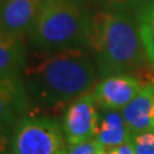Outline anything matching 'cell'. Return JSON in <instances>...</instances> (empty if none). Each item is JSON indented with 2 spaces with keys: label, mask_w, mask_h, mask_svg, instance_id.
Masks as SVG:
<instances>
[{
  "label": "cell",
  "mask_w": 154,
  "mask_h": 154,
  "mask_svg": "<svg viewBox=\"0 0 154 154\" xmlns=\"http://www.w3.org/2000/svg\"><path fill=\"white\" fill-rule=\"evenodd\" d=\"M32 104L19 75H0V128L11 135L23 117L31 114Z\"/></svg>",
  "instance_id": "6"
},
{
  "label": "cell",
  "mask_w": 154,
  "mask_h": 154,
  "mask_svg": "<svg viewBox=\"0 0 154 154\" xmlns=\"http://www.w3.org/2000/svg\"><path fill=\"white\" fill-rule=\"evenodd\" d=\"M130 143L135 154H154V130L131 135Z\"/></svg>",
  "instance_id": "14"
},
{
  "label": "cell",
  "mask_w": 154,
  "mask_h": 154,
  "mask_svg": "<svg viewBox=\"0 0 154 154\" xmlns=\"http://www.w3.org/2000/svg\"><path fill=\"white\" fill-rule=\"evenodd\" d=\"M93 13V9L73 0H44L35 25L28 33L33 51L88 49Z\"/></svg>",
  "instance_id": "3"
},
{
  "label": "cell",
  "mask_w": 154,
  "mask_h": 154,
  "mask_svg": "<svg viewBox=\"0 0 154 154\" xmlns=\"http://www.w3.org/2000/svg\"><path fill=\"white\" fill-rule=\"evenodd\" d=\"M73 2L79 3L80 5H84L86 8H90L95 11V9H98L99 5H100V0H73Z\"/></svg>",
  "instance_id": "18"
},
{
  "label": "cell",
  "mask_w": 154,
  "mask_h": 154,
  "mask_svg": "<svg viewBox=\"0 0 154 154\" xmlns=\"http://www.w3.org/2000/svg\"><path fill=\"white\" fill-rule=\"evenodd\" d=\"M153 2L154 0H100V5L98 9H125L137 16Z\"/></svg>",
  "instance_id": "13"
},
{
  "label": "cell",
  "mask_w": 154,
  "mask_h": 154,
  "mask_svg": "<svg viewBox=\"0 0 154 154\" xmlns=\"http://www.w3.org/2000/svg\"><path fill=\"white\" fill-rule=\"evenodd\" d=\"M88 50L102 79L131 75L148 63L137 18L125 9H95Z\"/></svg>",
  "instance_id": "2"
},
{
  "label": "cell",
  "mask_w": 154,
  "mask_h": 154,
  "mask_svg": "<svg viewBox=\"0 0 154 154\" xmlns=\"http://www.w3.org/2000/svg\"><path fill=\"white\" fill-rule=\"evenodd\" d=\"M9 145H11V135L0 128V154H9Z\"/></svg>",
  "instance_id": "17"
},
{
  "label": "cell",
  "mask_w": 154,
  "mask_h": 154,
  "mask_svg": "<svg viewBox=\"0 0 154 154\" xmlns=\"http://www.w3.org/2000/svg\"><path fill=\"white\" fill-rule=\"evenodd\" d=\"M62 123L49 116L28 114L11 134L9 154H57L66 146Z\"/></svg>",
  "instance_id": "4"
},
{
  "label": "cell",
  "mask_w": 154,
  "mask_h": 154,
  "mask_svg": "<svg viewBox=\"0 0 154 154\" xmlns=\"http://www.w3.org/2000/svg\"><path fill=\"white\" fill-rule=\"evenodd\" d=\"M148 63L154 68V2L136 16Z\"/></svg>",
  "instance_id": "12"
},
{
  "label": "cell",
  "mask_w": 154,
  "mask_h": 154,
  "mask_svg": "<svg viewBox=\"0 0 154 154\" xmlns=\"http://www.w3.org/2000/svg\"><path fill=\"white\" fill-rule=\"evenodd\" d=\"M107 150L108 149L95 137L75 145H68V154H105Z\"/></svg>",
  "instance_id": "15"
},
{
  "label": "cell",
  "mask_w": 154,
  "mask_h": 154,
  "mask_svg": "<svg viewBox=\"0 0 154 154\" xmlns=\"http://www.w3.org/2000/svg\"><path fill=\"white\" fill-rule=\"evenodd\" d=\"M22 80L32 109L64 112L73 100L95 88L98 69L91 53L84 48L33 51L22 71Z\"/></svg>",
  "instance_id": "1"
},
{
  "label": "cell",
  "mask_w": 154,
  "mask_h": 154,
  "mask_svg": "<svg viewBox=\"0 0 154 154\" xmlns=\"http://www.w3.org/2000/svg\"><path fill=\"white\" fill-rule=\"evenodd\" d=\"M57 154H68V148H67V146H64L63 149H60V150L58 152Z\"/></svg>",
  "instance_id": "19"
},
{
  "label": "cell",
  "mask_w": 154,
  "mask_h": 154,
  "mask_svg": "<svg viewBox=\"0 0 154 154\" xmlns=\"http://www.w3.org/2000/svg\"><path fill=\"white\" fill-rule=\"evenodd\" d=\"M94 137L110 149L130 141V132L118 110H102Z\"/></svg>",
  "instance_id": "11"
},
{
  "label": "cell",
  "mask_w": 154,
  "mask_h": 154,
  "mask_svg": "<svg viewBox=\"0 0 154 154\" xmlns=\"http://www.w3.org/2000/svg\"><path fill=\"white\" fill-rule=\"evenodd\" d=\"M28 60L25 37L0 28V75H19Z\"/></svg>",
  "instance_id": "10"
},
{
  "label": "cell",
  "mask_w": 154,
  "mask_h": 154,
  "mask_svg": "<svg viewBox=\"0 0 154 154\" xmlns=\"http://www.w3.org/2000/svg\"><path fill=\"white\" fill-rule=\"evenodd\" d=\"M105 154H107V153H105Z\"/></svg>",
  "instance_id": "20"
},
{
  "label": "cell",
  "mask_w": 154,
  "mask_h": 154,
  "mask_svg": "<svg viewBox=\"0 0 154 154\" xmlns=\"http://www.w3.org/2000/svg\"><path fill=\"white\" fill-rule=\"evenodd\" d=\"M44 0H0V28L17 36H28Z\"/></svg>",
  "instance_id": "8"
},
{
  "label": "cell",
  "mask_w": 154,
  "mask_h": 154,
  "mask_svg": "<svg viewBox=\"0 0 154 154\" xmlns=\"http://www.w3.org/2000/svg\"><path fill=\"white\" fill-rule=\"evenodd\" d=\"M93 93L73 100L62 117V128L68 145L93 139L99 123L100 113Z\"/></svg>",
  "instance_id": "5"
},
{
  "label": "cell",
  "mask_w": 154,
  "mask_h": 154,
  "mask_svg": "<svg viewBox=\"0 0 154 154\" xmlns=\"http://www.w3.org/2000/svg\"><path fill=\"white\" fill-rule=\"evenodd\" d=\"M107 154H135V150L132 148V144L130 141H127V143H125L119 146L108 149Z\"/></svg>",
  "instance_id": "16"
},
{
  "label": "cell",
  "mask_w": 154,
  "mask_h": 154,
  "mask_svg": "<svg viewBox=\"0 0 154 154\" xmlns=\"http://www.w3.org/2000/svg\"><path fill=\"white\" fill-rule=\"evenodd\" d=\"M143 88V82L134 75H113L103 77L95 85L93 95L102 110H122Z\"/></svg>",
  "instance_id": "7"
},
{
  "label": "cell",
  "mask_w": 154,
  "mask_h": 154,
  "mask_svg": "<svg viewBox=\"0 0 154 154\" xmlns=\"http://www.w3.org/2000/svg\"><path fill=\"white\" fill-rule=\"evenodd\" d=\"M121 114L130 136L134 134L154 130V84H146L126 105Z\"/></svg>",
  "instance_id": "9"
}]
</instances>
